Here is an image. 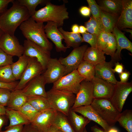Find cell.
Listing matches in <instances>:
<instances>
[{
  "label": "cell",
  "instance_id": "e575fe53",
  "mask_svg": "<svg viewBox=\"0 0 132 132\" xmlns=\"http://www.w3.org/2000/svg\"><path fill=\"white\" fill-rule=\"evenodd\" d=\"M20 5L25 7L31 17L34 14L37 6L39 4H46L49 1L45 0H18Z\"/></svg>",
  "mask_w": 132,
  "mask_h": 132
},
{
  "label": "cell",
  "instance_id": "ba28073f",
  "mask_svg": "<svg viewBox=\"0 0 132 132\" xmlns=\"http://www.w3.org/2000/svg\"><path fill=\"white\" fill-rule=\"evenodd\" d=\"M87 48V45L79 46L74 48L66 57L59 58V60L65 67L64 76L77 70L83 60L84 54Z\"/></svg>",
  "mask_w": 132,
  "mask_h": 132
},
{
  "label": "cell",
  "instance_id": "6125c7cd",
  "mask_svg": "<svg viewBox=\"0 0 132 132\" xmlns=\"http://www.w3.org/2000/svg\"><path fill=\"white\" fill-rule=\"evenodd\" d=\"M83 132H87L86 128L84 129Z\"/></svg>",
  "mask_w": 132,
  "mask_h": 132
},
{
  "label": "cell",
  "instance_id": "4316f807",
  "mask_svg": "<svg viewBox=\"0 0 132 132\" xmlns=\"http://www.w3.org/2000/svg\"><path fill=\"white\" fill-rule=\"evenodd\" d=\"M6 115L10 121L9 125L5 128L6 130L12 127L31 123L17 110L6 108Z\"/></svg>",
  "mask_w": 132,
  "mask_h": 132
},
{
  "label": "cell",
  "instance_id": "e0dca14e",
  "mask_svg": "<svg viewBox=\"0 0 132 132\" xmlns=\"http://www.w3.org/2000/svg\"><path fill=\"white\" fill-rule=\"evenodd\" d=\"M58 28L55 23L48 22L44 26L45 32L47 38L50 39L55 45L57 52H65L69 48L65 46L62 43V41L64 39V37Z\"/></svg>",
  "mask_w": 132,
  "mask_h": 132
},
{
  "label": "cell",
  "instance_id": "f907efd6",
  "mask_svg": "<svg viewBox=\"0 0 132 132\" xmlns=\"http://www.w3.org/2000/svg\"><path fill=\"white\" fill-rule=\"evenodd\" d=\"M79 12L83 16L88 17L90 16V11L88 7L86 6H83L79 9Z\"/></svg>",
  "mask_w": 132,
  "mask_h": 132
},
{
  "label": "cell",
  "instance_id": "f35d334b",
  "mask_svg": "<svg viewBox=\"0 0 132 132\" xmlns=\"http://www.w3.org/2000/svg\"><path fill=\"white\" fill-rule=\"evenodd\" d=\"M109 33L101 31L97 36L96 45L97 49L102 51L105 49L108 41Z\"/></svg>",
  "mask_w": 132,
  "mask_h": 132
},
{
  "label": "cell",
  "instance_id": "9f6ffc18",
  "mask_svg": "<svg viewBox=\"0 0 132 132\" xmlns=\"http://www.w3.org/2000/svg\"><path fill=\"white\" fill-rule=\"evenodd\" d=\"M87 29L85 26L80 25L79 27V33L82 34L87 32Z\"/></svg>",
  "mask_w": 132,
  "mask_h": 132
},
{
  "label": "cell",
  "instance_id": "484cf974",
  "mask_svg": "<svg viewBox=\"0 0 132 132\" xmlns=\"http://www.w3.org/2000/svg\"><path fill=\"white\" fill-rule=\"evenodd\" d=\"M27 97L23 93L21 90L15 89L11 92L7 108L18 110L27 102Z\"/></svg>",
  "mask_w": 132,
  "mask_h": 132
},
{
  "label": "cell",
  "instance_id": "db71d44e",
  "mask_svg": "<svg viewBox=\"0 0 132 132\" xmlns=\"http://www.w3.org/2000/svg\"><path fill=\"white\" fill-rule=\"evenodd\" d=\"M79 26L77 24H75L73 25L71 29L72 32L74 33H79Z\"/></svg>",
  "mask_w": 132,
  "mask_h": 132
},
{
  "label": "cell",
  "instance_id": "cb8c5ba5",
  "mask_svg": "<svg viewBox=\"0 0 132 132\" xmlns=\"http://www.w3.org/2000/svg\"><path fill=\"white\" fill-rule=\"evenodd\" d=\"M75 132H83L91 121L82 115L77 114L71 108L67 116Z\"/></svg>",
  "mask_w": 132,
  "mask_h": 132
},
{
  "label": "cell",
  "instance_id": "5bb4252c",
  "mask_svg": "<svg viewBox=\"0 0 132 132\" xmlns=\"http://www.w3.org/2000/svg\"><path fill=\"white\" fill-rule=\"evenodd\" d=\"M46 84L43 75L41 74L31 80L21 90L27 97L39 96L46 98L45 89Z\"/></svg>",
  "mask_w": 132,
  "mask_h": 132
},
{
  "label": "cell",
  "instance_id": "11a10c76",
  "mask_svg": "<svg viewBox=\"0 0 132 132\" xmlns=\"http://www.w3.org/2000/svg\"><path fill=\"white\" fill-rule=\"evenodd\" d=\"M47 132H63L58 128L52 125Z\"/></svg>",
  "mask_w": 132,
  "mask_h": 132
},
{
  "label": "cell",
  "instance_id": "30bf717a",
  "mask_svg": "<svg viewBox=\"0 0 132 132\" xmlns=\"http://www.w3.org/2000/svg\"><path fill=\"white\" fill-rule=\"evenodd\" d=\"M44 72L36 58L30 57L28 65L15 89L22 90L32 79Z\"/></svg>",
  "mask_w": 132,
  "mask_h": 132
},
{
  "label": "cell",
  "instance_id": "816d5d0a",
  "mask_svg": "<svg viewBox=\"0 0 132 132\" xmlns=\"http://www.w3.org/2000/svg\"><path fill=\"white\" fill-rule=\"evenodd\" d=\"M91 130L92 132H107L102 128L99 127L96 125L91 127Z\"/></svg>",
  "mask_w": 132,
  "mask_h": 132
},
{
  "label": "cell",
  "instance_id": "44dd1931",
  "mask_svg": "<svg viewBox=\"0 0 132 132\" xmlns=\"http://www.w3.org/2000/svg\"><path fill=\"white\" fill-rule=\"evenodd\" d=\"M115 63L111 60L95 66V76L115 85L118 81L112 69Z\"/></svg>",
  "mask_w": 132,
  "mask_h": 132
},
{
  "label": "cell",
  "instance_id": "8d00e7d4",
  "mask_svg": "<svg viewBox=\"0 0 132 132\" xmlns=\"http://www.w3.org/2000/svg\"><path fill=\"white\" fill-rule=\"evenodd\" d=\"M84 25L88 33L98 36L102 31L98 22L92 16L87 21L85 22Z\"/></svg>",
  "mask_w": 132,
  "mask_h": 132
},
{
  "label": "cell",
  "instance_id": "836d02e7",
  "mask_svg": "<svg viewBox=\"0 0 132 132\" xmlns=\"http://www.w3.org/2000/svg\"><path fill=\"white\" fill-rule=\"evenodd\" d=\"M17 111L30 123L33 121L40 112L27 102L25 103Z\"/></svg>",
  "mask_w": 132,
  "mask_h": 132
},
{
  "label": "cell",
  "instance_id": "277c9868",
  "mask_svg": "<svg viewBox=\"0 0 132 132\" xmlns=\"http://www.w3.org/2000/svg\"><path fill=\"white\" fill-rule=\"evenodd\" d=\"M46 98L51 108L66 116L73 106L75 94L65 91L51 88L46 92Z\"/></svg>",
  "mask_w": 132,
  "mask_h": 132
},
{
  "label": "cell",
  "instance_id": "5b68a950",
  "mask_svg": "<svg viewBox=\"0 0 132 132\" xmlns=\"http://www.w3.org/2000/svg\"><path fill=\"white\" fill-rule=\"evenodd\" d=\"M90 105L110 126L113 127L117 122L121 112L115 108L109 99H94Z\"/></svg>",
  "mask_w": 132,
  "mask_h": 132
},
{
  "label": "cell",
  "instance_id": "8fae6325",
  "mask_svg": "<svg viewBox=\"0 0 132 132\" xmlns=\"http://www.w3.org/2000/svg\"><path fill=\"white\" fill-rule=\"evenodd\" d=\"M0 49L10 55L18 57L23 54L24 51L23 46L15 35L4 33L0 38Z\"/></svg>",
  "mask_w": 132,
  "mask_h": 132
},
{
  "label": "cell",
  "instance_id": "c3c4849f",
  "mask_svg": "<svg viewBox=\"0 0 132 132\" xmlns=\"http://www.w3.org/2000/svg\"><path fill=\"white\" fill-rule=\"evenodd\" d=\"M13 0H0V14L6 9L8 4L12 2Z\"/></svg>",
  "mask_w": 132,
  "mask_h": 132
},
{
  "label": "cell",
  "instance_id": "7a4b0ae2",
  "mask_svg": "<svg viewBox=\"0 0 132 132\" xmlns=\"http://www.w3.org/2000/svg\"><path fill=\"white\" fill-rule=\"evenodd\" d=\"M43 23L37 22L31 17L22 22L19 28L26 40L50 51L53 45L48 39Z\"/></svg>",
  "mask_w": 132,
  "mask_h": 132
},
{
  "label": "cell",
  "instance_id": "7402d4cb",
  "mask_svg": "<svg viewBox=\"0 0 132 132\" xmlns=\"http://www.w3.org/2000/svg\"><path fill=\"white\" fill-rule=\"evenodd\" d=\"M119 17L101 9L98 22L101 31L109 33L112 32Z\"/></svg>",
  "mask_w": 132,
  "mask_h": 132
},
{
  "label": "cell",
  "instance_id": "74e56055",
  "mask_svg": "<svg viewBox=\"0 0 132 132\" xmlns=\"http://www.w3.org/2000/svg\"><path fill=\"white\" fill-rule=\"evenodd\" d=\"M116 41L114 35L112 33H109L108 41L102 51L105 54L109 55L112 57L116 51Z\"/></svg>",
  "mask_w": 132,
  "mask_h": 132
},
{
  "label": "cell",
  "instance_id": "91938a15",
  "mask_svg": "<svg viewBox=\"0 0 132 132\" xmlns=\"http://www.w3.org/2000/svg\"><path fill=\"white\" fill-rule=\"evenodd\" d=\"M124 30L127 32L130 33L131 35L132 36V30L129 29H127L126 28L123 29Z\"/></svg>",
  "mask_w": 132,
  "mask_h": 132
},
{
  "label": "cell",
  "instance_id": "ac0fdd59",
  "mask_svg": "<svg viewBox=\"0 0 132 132\" xmlns=\"http://www.w3.org/2000/svg\"><path fill=\"white\" fill-rule=\"evenodd\" d=\"M112 32L116 40L117 46L116 51L113 57H111V61L115 63L121 60V53L122 49H126L132 53V43L116 26Z\"/></svg>",
  "mask_w": 132,
  "mask_h": 132
},
{
  "label": "cell",
  "instance_id": "f1b7e54d",
  "mask_svg": "<svg viewBox=\"0 0 132 132\" xmlns=\"http://www.w3.org/2000/svg\"><path fill=\"white\" fill-rule=\"evenodd\" d=\"M29 58L23 54L19 57L16 62L11 65L12 73L16 80L21 79L28 65Z\"/></svg>",
  "mask_w": 132,
  "mask_h": 132
},
{
  "label": "cell",
  "instance_id": "680465c9",
  "mask_svg": "<svg viewBox=\"0 0 132 132\" xmlns=\"http://www.w3.org/2000/svg\"><path fill=\"white\" fill-rule=\"evenodd\" d=\"M107 132H119L117 129L112 127Z\"/></svg>",
  "mask_w": 132,
  "mask_h": 132
},
{
  "label": "cell",
  "instance_id": "f6af8a7d",
  "mask_svg": "<svg viewBox=\"0 0 132 132\" xmlns=\"http://www.w3.org/2000/svg\"><path fill=\"white\" fill-rule=\"evenodd\" d=\"M22 132H42L36 128L31 123L24 126Z\"/></svg>",
  "mask_w": 132,
  "mask_h": 132
},
{
  "label": "cell",
  "instance_id": "9a60e30c",
  "mask_svg": "<svg viewBox=\"0 0 132 132\" xmlns=\"http://www.w3.org/2000/svg\"><path fill=\"white\" fill-rule=\"evenodd\" d=\"M56 112L52 108L40 111L31 123L42 132H47L52 125Z\"/></svg>",
  "mask_w": 132,
  "mask_h": 132
},
{
  "label": "cell",
  "instance_id": "603a6c76",
  "mask_svg": "<svg viewBox=\"0 0 132 132\" xmlns=\"http://www.w3.org/2000/svg\"><path fill=\"white\" fill-rule=\"evenodd\" d=\"M97 2L101 10L118 16L120 15L123 7V0H99Z\"/></svg>",
  "mask_w": 132,
  "mask_h": 132
},
{
  "label": "cell",
  "instance_id": "ffe728a7",
  "mask_svg": "<svg viewBox=\"0 0 132 132\" xmlns=\"http://www.w3.org/2000/svg\"><path fill=\"white\" fill-rule=\"evenodd\" d=\"M122 10L116 26L119 30L132 28V0H123Z\"/></svg>",
  "mask_w": 132,
  "mask_h": 132
},
{
  "label": "cell",
  "instance_id": "52a82bcc",
  "mask_svg": "<svg viewBox=\"0 0 132 132\" xmlns=\"http://www.w3.org/2000/svg\"><path fill=\"white\" fill-rule=\"evenodd\" d=\"M132 91V82L122 83L118 81L115 85L112 94L109 99L119 112H121L126 100Z\"/></svg>",
  "mask_w": 132,
  "mask_h": 132
},
{
  "label": "cell",
  "instance_id": "60d3db41",
  "mask_svg": "<svg viewBox=\"0 0 132 132\" xmlns=\"http://www.w3.org/2000/svg\"><path fill=\"white\" fill-rule=\"evenodd\" d=\"M82 35L84 42L88 43L90 45L91 47L96 48L97 38V35L87 32L82 34Z\"/></svg>",
  "mask_w": 132,
  "mask_h": 132
},
{
  "label": "cell",
  "instance_id": "6da1fadb",
  "mask_svg": "<svg viewBox=\"0 0 132 132\" xmlns=\"http://www.w3.org/2000/svg\"><path fill=\"white\" fill-rule=\"evenodd\" d=\"M11 7L0 14V29L4 33L14 35L18 27L31 17L27 9L13 0Z\"/></svg>",
  "mask_w": 132,
  "mask_h": 132
},
{
  "label": "cell",
  "instance_id": "681fc988",
  "mask_svg": "<svg viewBox=\"0 0 132 132\" xmlns=\"http://www.w3.org/2000/svg\"><path fill=\"white\" fill-rule=\"evenodd\" d=\"M131 74L128 71H124L119 74L120 79V81L121 83H125L127 82Z\"/></svg>",
  "mask_w": 132,
  "mask_h": 132
},
{
  "label": "cell",
  "instance_id": "4dcf8cb0",
  "mask_svg": "<svg viewBox=\"0 0 132 132\" xmlns=\"http://www.w3.org/2000/svg\"><path fill=\"white\" fill-rule=\"evenodd\" d=\"M77 70L79 75L85 80L91 81L95 76V66L84 60L79 65Z\"/></svg>",
  "mask_w": 132,
  "mask_h": 132
},
{
  "label": "cell",
  "instance_id": "bcb514c9",
  "mask_svg": "<svg viewBox=\"0 0 132 132\" xmlns=\"http://www.w3.org/2000/svg\"><path fill=\"white\" fill-rule=\"evenodd\" d=\"M23 127L22 125L14 126L7 129L5 131H1L0 132H22Z\"/></svg>",
  "mask_w": 132,
  "mask_h": 132
},
{
  "label": "cell",
  "instance_id": "7bdbcfd3",
  "mask_svg": "<svg viewBox=\"0 0 132 132\" xmlns=\"http://www.w3.org/2000/svg\"><path fill=\"white\" fill-rule=\"evenodd\" d=\"M13 57L0 49V67L12 64L13 63Z\"/></svg>",
  "mask_w": 132,
  "mask_h": 132
},
{
  "label": "cell",
  "instance_id": "ee69618b",
  "mask_svg": "<svg viewBox=\"0 0 132 132\" xmlns=\"http://www.w3.org/2000/svg\"><path fill=\"white\" fill-rule=\"evenodd\" d=\"M18 82L16 81L10 83H5L0 82V88L7 89L11 91L14 90Z\"/></svg>",
  "mask_w": 132,
  "mask_h": 132
},
{
  "label": "cell",
  "instance_id": "b9f144b4",
  "mask_svg": "<svg viewBox=\"0 0 132 132\" xmlns=\"http://www.w3.org/2000/svg\"><path fill=\"white\" fill-rule=\"evenodd\" d=\"M11 91L4 88H0V105L7 106L9 100Z\"/></svg>",
  "mask_w": 132,
  "mask_h": 132
},
{
  "label": "cell",
  "instance_id": "d590c367",
  "mask_svg": "<svg viewBox=\"0 0 132 132\" xmlns=\"http://www.w3.org/2000/svg\"><path fill=\"white\" fill-rule=\"evenodd\" d=\"M16 81L12 73L11 65L0 67V82L10 83Z\"/></svg>",
  "mask_w": 132,
  "mask_h": 132
},
{
  "label": "cell",
  "instance_id": "7dc6e473",
  "mask_svg": "<svg viewBox=\"0 0 132 132\" xmlns=\"http://www.w3.org/2000/svg\"><path fill=\"white\" fill-rule=\"evenodd\" d=\"M114 69H112V70L114 73H117L119 74L123 72L124 67L122 63H120L118 62L115 63Z\"/></svg>",
  "mask_w": 132,
  "mask_h": 132
},
{
  "label": "cell",
  "instance_id": "6f0895ef",
  "mask_svg": "<svg viewBox=\"0 0 132 132\" xmlns=\"http://www.w3.org/2000/svg\"><path fill=\"white\" fill-rule=\"evenodd\" d=\"M6 110L5 106L0 105V115H6Z\"/></svg>",
  "mask_w": 132,
  "mask_h": 132
},
{
  "label": "cell",
  "instance_id": "d4e9b609",
  "mask_svg": "<svg viewBox=\"0 0 132 132\" xmlns=\"http://www.w3.org/2000/svg\"><path fill=\"white\" fill-rule=\"evenodd\" d=\"M103 52L96 48L88 47L84 55L83 60L94 66L106 62V57Z\"/></svg>",
  "mask_w": 132,
  "mask_h": 132
},
{
  "label": "cell",
  "instance_id": "8992f818",
  "mask_svg": "<svg viewBox=\"0 0 132 132\" xmlns=\"http://www.w3.org/2000/svg\"><path fill=\"white\" fill-rule=\"evenodd\" d=\"M84 80V78L79 75L76 70L54 83L52 88L77 94L80 88L81 83Z\"/></svg>",
  "mask_w": 132,
  "mask_h": 132
},
{
  "label": "cell",
  "instance_id": "2e32d148",
  "mask_svg": "<svg viewBox=\"0 0 132 132\" xmlns=\"http://www.w3.org/2000/svg\"><path fill=\"white\" fill-rule=\"evenodd\" d=\"M91 82L93 85L94 99H110L112 94L115 85L95 76Z\"/></svg>",
  "mask_w": 132,
  "mask_h": 132
},
{
  "label": "cell",
  "instance_id": "3957f363",
  "mask_svg": "<svg viewBox=\"0 0 132 132\" xmlns=\"http://www.w3.org/2000/svg\"><path fill=\"white\" fill-rule=\"evenodd\" d=\"M68 15L65 3L55 5L49 1L44 7L36 11L31 17L37 22H53L60 27L63 25L64 20L69 18Z\"/></svg>",
  "mask_w": 132,
  "mask_h": 132
},
{
  "label": "cell",
  "instance_id": "94428289",
  "mask_svg": "<svg viewBox=\"0 0 132 132\" xmlns=\"http://www.w3.org/2000/svg\"><path fill=\"white\" fill-rule=\"evenodd\" d=\"M3 33L4 32L1 29H0V38Z\"/></svg>",
  "mask_w": 132,
  "mask_h": 132
},
{
  "label": "cell",
  "instance_id": "d6a6232c",
  "mask_svg": "<svg viewBox=\"0 0 132 132\" xmlns=\"http://www.w3.org/2000/svg\"><path fill=\"white\" fill-rule=\"evenodd\" d=\"M117 122L128 132H132V110L126 109L121 112Z\"/></svg>",
  "mask_w": 132,
  "mask_h": 132
},
{
  "label": "cell",
  "instance_id": "f546056e",
  "mask_svg": "<svg viewBox=\"0 0 132 132\" xmlns=\"http://www.w3.org/2000/svg\"><path fill=\"white\" fill-rule=\"evenodd\" d=\"M52 125L63 132H75L67 116L58 111H57Z\"/></svg>",
  "mask_w": 132,
  "mask_h": 132
},
{
  "label": "cell",
  "instance_id": "83f0119b",
  "mask_svg": "<svg viewBox=\"0 0 132 132\" xmlns=\"http://www.w3.org/2000/svg\"><path fill=\"white\" fill-rule=\"evenodd\" d=\"M58 29L64 37L66 46L69 48L72 47L74 48L79 47L84 42L80 33H74L65 31L62 27H59Z\"/></svg>",
  "mask_w": 132,
  "mask_h": 132
},
{
  "label": "cell",
  "instance_id": "9c48e42d",
  "mask_svg": "<svg viewBox=\"0 0 132 132\" xmlns=\"http://www.w3.org/2000/svg\"><path fill=\"white\" fill-rule=\"evenodd\" d=\"M24 55L29 57L35 58L42 66L44 71L51 57L50 51L27 40L24 41Z\"/></svg>",
  "mask_w": 132,
  "mask_h": 132
},
{
  "label": "cell",
  "instance_id": "1f68e13d",
  "mask_svg": "<svg viewBox=\"0 0 132 132\" xmlns=\"http://www.w3.org/2000/svg\"><path fill=\"white\" fill-rule=\"evenodd\" d=\"M27 102L39 112L51 108L47 98L42 96L27 97Z\"/></svg>",
  "mask_w": 132,
  "mask_h": 132
},
{
  "label": "cell",
  "instance_id": "d6986e66",
  "mask_svg": "<svg viewBox=\"0 0 132 132\" xmlns=\"http://www.w3.org/2000/svg\"><path fill=\"white\" fill-rule=\"evenodd\" d=\"M72 109L76 112L80 114L91 121L98 123L107 132L112 127L100 117L90 105L81 106Z\"/></svg>",
  "mask_w": 132,
  "mask_h": 132
},
{
  "label": "cell",
  "instance_id": "f5cc1de1",
  "mask_svg": "<svg viewBox=\"0 0 132 132\" xmlns=\"http://www.w3.org/2000/svg\"><path fill=\"white\" fill-rule=\"evenodd\" d=\"M5 115H0V131L6 122Z\"/></svg>",
  "mask_w": 132,
  "mask_h": 132
},
{
  "label": "cell",
  "instance_id": "ab89813d",
  "mask_svg": "<svg viewBox=\"0 0 132 132\" xmlns=\"http://www.w3.org/2000/svg\"><path fill=\"white\" fill-rule=\"evenodd\" d=\"M92 16L98 21L99 20L101 9L95 0H87Z\"/></svg>",
  "mask_w": 132,
  "mask_h": 132
},
{
  "label": "cell",
  "instance_id": "7c38bea8",
  "mask_svg": "<svg viewBox=\"0 0 132 132\" xmlns=\"http://www.w3.org/2000/svg\"><path fill=\"white\" fill-rule=\"evenodd\" d=\"M65 66L56 58H51L42 74L46 84L53 83L64 76Z\"/></svg>",
  "mask_w": 132,
  "mask_h": 132
},
{
  "label": "cell",
  "instance_id": "4fadbf2b",
  "mask_svg": "<svg viewBox=\"0 0 132 132\" xmlns=\"http://www.w3.org/2000/svg\"><path fill=\"white\" fill-rule=\"evenodd\" d=\"M76 95L75 101L71 109L90 105L94 99L93 85L91 82L85 80L82 81L79 90Z\"/></svg>",
  "mask_w": 132,
  "mask_h": 132
}]
</instances>
